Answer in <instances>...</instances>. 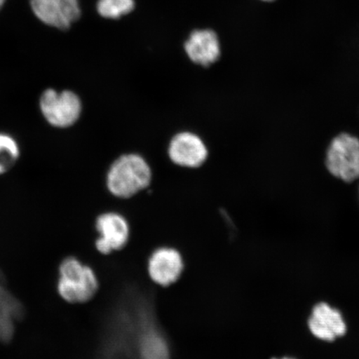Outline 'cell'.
Instances as JSON below:
<instances>
[{"instance_id":"cell-19","label":"cell","mask_w":359,"mask_h":359,"mask_svg":"<svg viewBox=\"0 0 359 359\" xmlns=\"http://www.w3.org/2000/svg\"><path fill=\"white\" fill-rule=\"evenodd\" d=\"M358 193H359V187H358Z\"/></svg>"},{"instance_id":"cell-17","label":"cell","mask_w":359,"mask_h":359,"mask_svg":"<svg viewBox=\"0 0 359 359\" xmlns=\"http://www.w3.org/2000/svg\"><path fill=\"white\" fill-rule=\"evenodd\" d=\"M262 1H264V2H273V1H275V0H262Z\"/></svg>"},{"instance_id":"cell-10","label":"cell","mask_w":359,"mask_h":359,"mask_svg":"<svg viewBox=\"0 0 359 359\" xmlns=\"http://www.w3.org/2000/svg\"><path fill=\"white\" fill-rule=\"evenodd\" d=\"M22 313V304L8 290L0 271V343H8L13 339Z\"/></svg>"},{"instance_id":"cell-8","label":"cell","mask_w":359,"mask_h":359,"mask_svg":"<svg viewBox=\"0 0 359 359\" xmlns=\"http://www.w3.org/2000/svg\"><path fill=\"white\" fill-rule=\"evenodd\" d=\"M309 327L316 338L330 342L344 336L347 331L342 314L326 303H320L313 307Z\"/></svg>"},{"instance_id":"cell-1","label":"cell","mask_w":359,"mask_h":359,"mask_svg":"<svg viewBox=\"0 0 359 359\" xmlns=\"http://www.w3.org/2000/svg\"><path fill=\"white\" fill-rule=\"evenodd\" d=\"M151 181V170L144 158L137 154L120 156L107 172V186L112 195L129 198L144 190Z\"/></svg>"},{"instance_id":"cell-5","label":"cell","mask_w":359,"mask_h":359,"mask_svg":"<svg viewBox=\"0 0 359 359\" xmlns=\"http://www.w3.org/2000/svg\"><path fill=\"white\" fill-rule=\"evenodd\" d=\"M96 229L100 235L96 241V248L103 255L122 250L128 243V223L120 214L107 212L100 215L96 221Z\"/></svg>"},{"instance_id":"cell-15","label":"cell","mask_w":359,"mask_h":359,"mask_svg":"<svg viewBox=\"0 0 359 359\" xmlns=\"http://www.w3.org/2000/svg\"><path fill=\"white\" fill-rule=\"evenodd\" d=\"M60 13L65 31L69 30L82 16L80 0H60Z\"/></svg>"},{"instance_id":"cell-14","label":"cell","mask_w":359,"mask_h":359,"mask_svg":"<svg viewBox=\"0 0 359 359\" xmlns=\"http://www.w3.org/2000/svg\"><path fill=\"white\" fill-rule=\"evenodd\" d=\"M134 0H97L98 15L107 20H118L133 11Z\"/></svg>"},{"instance_id":"cell-11","label":"cell","mask_w":359,"mask_h":359,"mask_svg":"<svg viewBox=\"0 0 359 359\" xmlns=\"http://www.w3.org/2000/svg\"><path fill=\"white\" fill-rule=\"evenodd\" d=\"M31 11L43 25L65 31L60 13V0H29Z\"/></svg>"},{"instance_id":"cell-6","label":"cell","mask_w":359,"mask_h":359,"mask_svg":"<svg viewBox=\"0 0 359 359\" xmlns=\"http://www.w3.org/2000/svg\"><path fill=\"white\" fill-rule=\"evenodd\" d=\"M184 262L181 253L170 247H161L151 254L147 264L151 280L160 286L175 284L182 276Z\"/></svg>"},{"instance_id":"cell-16","label":"cell","mask_w":359,"mask_h":359,"mask_svg":"<svg viewBox=\"0 0 359 359\" xmlns=\"http://www.w3.org/2000/svg\"><path fill=\"white\" fill-rule=\"evenodd\" d=\"M7 3V0H0V11H2V8L6 6Z\"/></svg>"},{"instance_id":"cell-2","label":"cell","mask_w":359,"mask_h":359,"mask_svg":"<svg viewBox=\"0 0 359 359\" xmlns=\"http://www.w3.org/2000/svg\"><path fill=\"white\" fill-rule=\"evenodd\" d=\"M100 287L95 272L78 259L67 257L60 266L57 290L70 304H84L93 299Z\"/></svg>"},{"instance_id":"cell-13","label":"cell","mask_w":359,"mask_h":359,"mask_svg":"<svg viewBox=\"0 0 359 359\" xmlns=\"http://www.w3.org/2000/svg\"><path fill=\"white\" fill-rule=\"evenodd\" d=\"M20 147L11 135L0 133V176L15 167L20 157Z\"/></svg>"},{"instance_id":"cell-3","label":"cell","mask_w":359,"mask_h":359,"mask_svg":"<svg viewBox=\"0 0 359 359\" xmlns=\"http://www.w3.org/2000/svg\"><path fill=\"white\" fill-rule=\"evenodd\" d=\"M325 167L344 183L359 180V138L348 133L336 135L327 147Z\"/></svg>"},{"instance_id":"cell-7","label":"cell","mask_w":359,"mask_h":359,"mask_svg":"<svg viewBox=\"0 0 359 359\" xmlns=\"http://www.w3.org/2000/svg\"><path fill=\"white\" fill-rule=\"evenodd\" d=\"M168 152L174 163L192 168L200 167L208 156L204 142L191 133H182L175 136L170 143Z\"/></svg>"},{"instance_id":"cell-12","label":"cell","mask_w":359,"mask_h":359,"mask_svg":"<svg viewBox=\"0 0 359 359\" xmlns=\"http://www.w3.org/2000/svg\"><path fill=\"white\" fill-rule=\"evenodd\" d=\"M141 359H170L167 341L158 332L147 330L140 339Z\"/></svg>"},{"instance_id":"cell-18","label":"cell","mask_w":359,"mask_h":359,"mask_svg":"<svg viewBox=\"0 0 359 359\" xmlns=\"http://www.w3.org/2000/svg\"><path fill=\"white\" fill-rule=\"evenodd\" d=\"M273 359H277V358H273ZM281 359H294V358H283Z\"/></svg>"},{"instance_id":"cell-9","label":"cell","mask_w":359,"mask_h":359,"mask_svg":"<svg viewBox=\"0 0 359 359\" xmlns=\"http://www.w3.org/2000/svg\"><path fill=\"white\" fill-rule=\"evenodd\" d=\"M185 50L193 62L208 67L221 56V44L213 30L198 29L193 31L187 40Z\"/></svg>"},{"instance_id":"cell-4","label":"cell","mask_w":359,"mask_h":359,"mask_svg":"<svg viewBox=\"0 0 359 359\" xmlns=\"http://www.w3.org/2000/svg\"><path fill=\"white\" fill-rule=\"evenodd\" d=\"M39 109L46 122L57 128L73 127L83 112L82 100L72 90H45L39 98Z\"/></svg>"}]
</instances>
